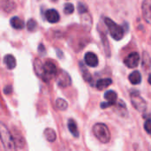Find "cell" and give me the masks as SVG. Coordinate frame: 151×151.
<instances>
[{"instance_id":"obj_11","label":"cell","mask_w":151,"mask_h":151,"mask_svg":"<svg viewBox=\"0 0 151 151\" xmlns=\"http://www.w3.org/2000/svg\"><path fill=\"white\" fill-rule=\"evenodd\" d=\"M104 98L106 99L107 103L110 104L111 106L114 105L117 102V99H118V95L116 92H114L113 90H108L105 92L104 94Z\"/></svg>"},{"instance_id":"obj_17","label":"cell","mask_w":151,"mask_h":151,"mask_svg":"<svg viewBox=\"0 0 151 151\" xmlns=\"http://www.w3.org/2000/svg\"><path fill=\"white\" fill-rule=\"evenodd\" d=\"M68 129H69V131L71 132V134L74 137H78L79 136V130H78V127H77V124L72 119H70L68 120Z\"/></svg>"},{"instance_id":"obj_7","label":"cell","mask_w":151,"mask_h":151,"mask_svg":"<svg viewBox=\"0 0 151 151\" xmlns=\"http://www.w3.org/2000/svg\"><path fill=\"white\" fill-rule=\"evenodd\" d=\"M139 61H140V56L137 52H132L125 58V64L129 68L137 67V65H139Z\"/></svg>"},{"instance_id":"obj_3","label":"cell","mask_w":151,"mask_h":151,"mask_svg":"<svg viewBox=\"0 0 151 151\" xmlns=\"http://www.w3.org/2000/svg\"><path fill=\"white\" fill-rule=\"evenodd\" d=\"M105 24L109 29V32L111 35V37L117 41H119L123 38L124 36V28L123 27L118 25L115 23L112 19L106 18L105 19Z\"/></svg>"},{"instance_id":"obj_2","label":"cell","mask_w":151,"mask_h":151,"mask_svg":"<svg viewBox=\"0 0 151 151\" xmlns=\"http://www.w3.org/2000/svg\"><path fill=\"white\" fill-rule=\"evenodd\" d=\"M93 132L96 137L103 143H107L111 140V133L108 127L103 123H97L93 127Z\"/></svg>"},{"instance_id":"obj_22","label":"cell","mask_w":151,"mask_h":151,"mask_svg":"<svg viewBox=\"0 0 151 151\" xmlns=\"http://www.w3.org/2000/svg\"><path fill=\"white\" fill-rule=\"evenodd\" d=\"M27 27L28 31H31V32L35 31V29H36V27H37V23H36V21H35L34 19H30L27 21Z\"/></svg>"},{"instance_id":"obj_1","label":"cell","mask_w":151,"mask_h":151,"mask_svg":"<svg viewBox=\"0 0 151 151\" xmlns=\"http://www.w3.org/2000/svg\"><path fill=\"white\" fill-rule=\"evenodd\" d=\"M0 139L4 146V151H17L16 145L13 142L12 136L6 126L0 122Z\"/></svg>"},{"instance_id":"obj_24","label":"cell","mask_w":151,"mask_h":151,"mask_svg":"<svg viewBox=\"0 0 151 151\" xmlns=\"http://www.w3.org/2000/svg\"><path fill=\"white\" fill-rule=\"evenodd\" d=\"M78 11H79V12L81 14H83V13L88 12V7H87V5L84 3L79 2L78 3Z\"/></svg>"},{"instance_id":"obj_13","label":"cell","mask_w":151,"mask_h":151,"mask_svg":"<svg viewBox=\"0 0 151 151\" xmlns=\"http://www.w3.org/2000/svg\"><path fill=\"white\" fill-rule=\"evenodd\" d=\"M130 82L134 85H138L142 82V74L139 71H134L128 77Z\"/></svg>"},{"instance_id":"obj_15","label":"cell","mask_w":151,"mask_h":151,"mask_svg":"<svg viewBox=\"0 0 151 151\" xmlns=\"http://www.w3.org/2000/svg\"><path fill=\"white\" fill-rule=\"evenodd\" d=\"M10 23H11V26H12L13 28H15V29L20 30V29H22V28L24 27V22H23V20L20 19H19V17H17V16L12 17V18L11 19V20H10Z\"/></svg>"},{"instance_id":"obj_26","label":"cell","mask_w":151,"mask_h":151,"mask_svg":"<svg viewBox=\"0 0 151 151\" xmlns=\"http://www.w3.org/2000/svg\"><path fill=\"white\" fill-rule=\"evenodd\" d=\"M4 93H5L6 95L11 94V93H12V87H11V86H6V87L4 88Z\"/></svg>"},{"instance_id":"obj_4","label":"cell","mask_w":151,"mask_h":151,"mask_svg":"<svg viewBox=\"0 0 151 151\" xmlns=\"http://www.w3.org/2000/svg\"><path fill=\"white\" fill-rule=\"evenodd\" d=\"M58 73L57 66L56 65L51 61H46L45 64L42 65V78L45 81H50L52 78H54Z\"/></svg>"},{"instance_id":"obj_12","label":"cell","mask_w":151,"mask_h":151,"mask_svg":"<svg viewBox=\"0 0 151 151\" xmlns=\"http://www.w3.org/2000/svg\"><path fill=\"white\" fill-rule=\"evenodd\" d=\"M0 5H1V8L6 12H12V11L15 10V7H16L14 2L12 1H1Z\"/></svg>"},{"instance_id":"obj_6","label":"cell","mask_w":151,"mask_h":151,"mask_svg":"<svg viewBox=\"0 0 151 151\" xmlns=\"http://www.w3.org/2000/svg\"><path fill=\"white\" fill-rule=\"evenodd\" d=\"M57 82H58V86H60L62 88H66L72 84V79H71L70 75L68 74V73H66L64 70H61L58 74Z\"/></svg>"},{"instance_id":"obj_25","label":"cell","mask_w":151,"mask_h":151,"mask_svg":"<svg viewBox=\"0 0 151 151\" xmlns=\"http://www.w3.org/2000/svg\"><path fill=\"white\" fill-rule=\"evenodd\" d=\"M144 127H145V129H146L147 133H148V134H150L151 127H150V119H148L146 120V122H145V124H144Z\"/></svg>"},{"instance_id":"obj_23","label":"cell","mask_w":151,"mask_h":151,"mask_svg":"<svg viewBox=\"0 0 151 151\" xmlns=\"http://www.w3.org/2000/svg\"><path fill=\"white\" fill-rule=\"evenodd\" d=\"M74 11V6L71 3H66L64 6V12L65 14H71Z\"/></svg>"},{"instance_id":"obj_20","label":"cell","mask_w":151,"mask_h":151,"mask_svg":"<svg viewBox=\"0 0 151 151\" xmlns=\"http://www.w3.org/2000/svg\"><path fill=\"white\" fill-rule=\"evenodd\" d=\"M56 106L60 111H65L68 107V104L65 100H64L62 98H58L56 101Z\"/></svg>"},{"instance_id":"obj_16","label":"cell","mask_w":151,"mask_h":151,"mask_svg":"<svg viewBox=\"0 0 151 151\" xmlns=\"http://www.w3.org/2000/svg\"><path fill=\"white\" fill-rule=\"evenodd\" d=\"M112 83V81L111 78H105V79H101L96 82V88L99 90H103L106 88H108L111 84Z\"/></svg>"},{"instance_id":"obj_18","label":"cell","mask_w":151,"mask_h":151,"mask_svg":"<svg viewBox=\"0 0 151 151\" xmlns=\"http://www.w3.org/2000/svg\"><path fill=\"white\" fill-rule=\"evenodd\" d=\"M44 137L46 138V140L50 142H53L56 141L57 139V135H56V133L53 129L51 128H46L44 130Z\"/></svg>"},{"instance_id":"obj_5","label":"cell","mask_w":151,"mask_h":151,"mask_svg":"<svg viewBox=\"0 0 151 151\" xmlns=\"http://www.w3.org/2000/svg\"><path fill=\"white\" fill-rule=\"evenodd\" d=\"M131 101L134 107L140 112H145L147 110V104L145 100L141 96V95L134 91L131 93Z\"/></svg>"},{"instance_id":"obj_14","label":"cell","mask_w":151,"mask_h":151,"mask_svg":"<svg viewBox=\"0 0 151 151\" xmlns=\"http://www.w3.org/2000/svg\"><path fill=\"white\" fill-rule=\"evenodd\" d=\"M4 62L6 65V67L10 70L14 69L16 66V59L12 55H6L4 58Z\"/></svg>"},{"instance_id":"obj_10","label":"cell","mask_w":151,"mask_h":151,"mask_svg":"<svg viewBox=\"0 0 151 151\" xmlns=\"http://www.w3.org/2000/svg\"><path fill=\"white\" fill-rule=\"evenodd\" d=\"M45 18L50 23H57L59 20L60 16L55 9H50V10L46 11Z\"/></svg>"},{"instance_id":"obj_8","label":"cell","mask_w":151,"mask_h":151,"mask_svg":"<svg viewBox=\"0 0 151 151\" xmlns=\"http://www.w3.org/2000/svg\"><path fill=\"white\" fill-rule=\"evenodd\" d=\"M142 13L144 19L147 23H150L151 21V1L146 0L142 3Z\"/></svg>"},{"instance_id":"obj_27","label":"cell","mask_w":151,"mask_h":151,"mask_svg":"<svg viewBox=\"0 0 151 151\" xmlns=\"http://www.w3.org/2000/svg\"><path fill=\"white\" fill-rule=\"evenodd\" d=\"M44 47H43V45L42 44H40L39 45V51H41V52H43L44 51Z\"/></svg>"},{"instance_id":"obj_21","label":"cell","mask_w":151,"mask_h":151,"mask_svg":"<svg viewBox=\"0 0 151 151\" xmlns=\"http://www.w3.org/2000/svg\"><path fill=\"white\" fill-rule=\"evenodd\" d=\"M80 66H81V70H82V75H83L84 80L87 81H91V74L89 73V72L87 71V69L85 68V66L82 65L81 62L80 63Z\"/></svg>"},{"instance_id":"obj_19","label":"cell","mask_w":151,"mask_h":151,"mask_svg":"<svg viewBox=\"0 0 151 151\" xmlns=\"http://www.w3.org/2000/svg\"><path fill=\"white\" fill-rule=\"evenodd\" d=\"M42 65L43 64L38 58H36L34 61V68H35V71L36 74L38 76H40L41 78H42Z\"/></svg>"},{"instance_id":"obj_9","label":"cell","mask_w":151,"mask_h":151,"mask_svg":"<svg viewBox=\"0 0 151 151\" xmlns=\"http://www.w3.org/2000/svg\"><path fill=\"white\" fill-rule=\"evenodd\" d=\"M85 63L90 67H96L98 65V58L93 52H88L85 55Z\"/></svg>"}]
</instances>
